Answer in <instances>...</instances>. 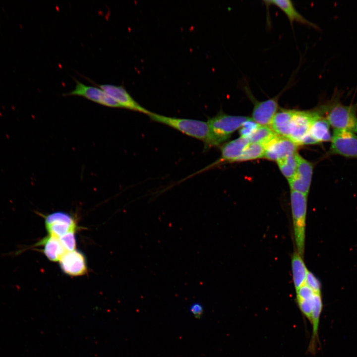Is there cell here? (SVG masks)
<instances>
[{"label":"cell","instance_id":"cell-2","mask_svg":"<svg viewBox=\"0 0 357 357\" xmlns=\"http://www.w3.org/2000/svg\"><path fill=\"white\" fill-rule=\"evenodd\" d=\"M337 92L330 101L326 119L333 130H346L357 134V103L345 105L340 102Z\"/></svg>","mask_w":357,"mask_h":357},{"label":"cell","instance_id":"cell-3","mask_svg":"<svg viewBox=\"0 0 357 357\" xmlns=\"http://www.w3.org/2000/svg\"><path fill=\"white\" fill-rule=\"evenodd\" d=\"M250 118L232 116L220 112L208 119L210 131V147L217 146L228 139L233 132L240 128Z\"/></svg>","mask_w":357,"mask_h":357},{"label":"cell","instance_id":"cell-6","mask_svg":"<svg viewBox=\"0 0 357 357\" xmlns=\"http://www.w3.org/2000/svg\"><path fill=\"white\" fill-rule=\"evenodd\" d=\"M328 154L357 158V134L346 130H333Z\"/></svg>","mask_w":357,"mask_h":357},{"label":"cell","instance_id":"cell-18","mask_svg":"<svg viewBox=\"0 0 357 357\" xmlns=\"http://www.w3.org/2000/svg\"><path fill=\"white\" fill-rule=\"evenodd\" d=\"M330 127L326 118L320 116L313 120L308 133L317 144L331 141L332 135Z\"/></svg>","mask_w":357,"mask_h":357},{"label":"cell","instance_id":"cell-4","mask_svg":"<svg viewBox=\"0 0 357 357\" xmlns=\"http://www.w3.org/2000/svg\"><path fill=\"white\" fill-rule=\"evenodd\" d=\"M307 195L291 190V204L294 237L298 252L304 254Z\"/></svg>","mask_w":357,"mask_h":357},{"label":"cell","instance_id":"cell-11","mask_svg":"<svg viewBox=\"0 0 357 357\" xmlns=\"http://www.w3.org/2000/svg\"><path fill=\"white\" fill-rule=\"evenodd\" d=\"M94 84L104 90L110 96L117 101L122 108L138 112L148 115L151 112L141 106L127 91L123 86L112 84H98L90 81Z\"/></svg>","mask_w":357,"mask_h":357},{"label":"cell","instance_id":"cell-15","mask_svg":"<svg viewBox=\"0 0 357 357\" xmlns=\"http://www.w3.org/2000/svg\"><path fill=\"white\" fill-rule=\"evenodd\" d=\"M267 5H274L279 8L287 17L292 24L298 22L301 24L318 29V26L303 17L296 8L293 2L290 0H265Z\"/></svg>","mask_w":357,"mask_h":357},{"label":"cell","instance_id":"cell-9","mask_svg":"<svg viewBox=\"0 0 357 357\" xmlns=\"http://www.w3.org/2000/svg\"><path fill=\"white\" fill-rule=\"evenodd\" d=\"M45 225L49 235L58 238L70 232H75L76 223L69 214L57 211L47 215Z\"/></svg>","mask_w":357,"mask_h":357},{"label":"cell","instance_id":"cell-8","mask_svg":"<svg viewBox=\"0 0 357 357\" xmlns=\"http://www.w3.org/2000/svg\"><path fill=\"white\" fill-rule=\"evenodd\" d=\"M75 88L64 93V96H77L84 97L96 103L111 108H122L114 99L100 87L86 85L74 78Z\"/></svg>","mask_w":357,"mask_h":357},{"label":"cell","instance_id":"cell-5","mask_svg":"<svg viewBox=\"0 0 357 357\" xmlns=\"http://www.w3.org/2000/svg\"><path fill=\"white\" fill-rule=\"evenodd\" d=\"M326 104L312 111H296L292 118L289 139L298 146L302 139L308 133L313 120L318 116L326 114Z\"/></svg>","mask_w":357,"mask_h":357},{"label":"cell","instance_id":"cell-23","mask_svg":"<svg viewBox=\"0 0 357 357\" xmlns=\"http://www.w3.org/2000/svg\"><path fill=\"white\" fill-rule=\"evenodd\" d=\"M75 232H70L59 238L66 252L76 249V240Z\"/></svg>","mask_w":357,"mask_h":357},{"label":"cell","instance_id":"cell-10","mask_svg":"<svg viewBox=\"0 0 357 357\" xmlns=\"http://www.w3.org/2000/svg\"><path fill=\"white\" fill-rule=\"evenodd\" d=\"M298 164L294 177L288 181L291 190L308 195L313 175V166L311 163L298 154Z\"/></svg>","mask_w":357,"mask_h":357},{"label":"cell","instance_id":"cell-26","mask_svg":"<svg viewBox=\"0 0 357 357\" xmlns=\"http://www.w3.org/2000/svg\"><path fill=\"white\" fill-rule=\"evenodd\" d=\"M189 310L195 317L199 318L202 315L203 307L199 302H194L190 305Z\"/></svg>","mask_w":357,"mask_h":357},{"label":"cell","instance_id":"cell-12","mask_svg":"<svg viewBox=\"0 0 357 357\" xmlns=\"http://www.w3.org/2000/svg\"><path fill=\"white\" fill-rule=\"evenodd\" d=\"M298 146L290 139L277 135L265 145L263 158L277 161L297 153Z\"/></svg>","mask_w":357,"mask_h":357},{"label":"cell","instance_id":"cell-16","mask_svg":"<svg viewBox=\"0 0 357 357\" xmlns=\"http://www.w3.org/2000/svg\"><path fill=\"white\" fill-rule=\"evenodd\" d=\"M295 110L281 109L274 116L270 127L278 135L289 138L290 126Z\"/></svg>","mask_w":357,"mask_h":357},{"label":"cell","instance_id":"cell-7","mask_svg":"<svg viewBox=\"0 0 357 357\" xmlns=\"http://www.w3.org/2000/svg\"><path fill=\"white\" fill-rule=\"evenodd\" d=\"M244 91L254 105L251 119L260 125H270L278 111V100L281 93L272 98L259 101L255 98L248 87L244 86Z\"/></svg>","mask_w":357,"mask_h":357},{"label":"cell","instance_id":"cell-1","mask_svg":"<svg viewBox=\"0 0 357 357\" xmlns=\"http://www.w3.org/2000/svg\"><path fill=\"white\" fill-rule=\"evenodd\" d=\"M148 116L152 120L165 124L188 136L199 139L204 143L206 148L210 147V131L207 122L167 117L152 112Z\"/></svg>","mask_w":357,"mask_h":357},{"label":"cell","instance_id":"cell-24","mask_svg":"<svg viewBox=\"0 0 357 357\" xmlns=\"http://www.w3.org/2000/svg\"><path fill=\"white\" fill-rule=\"evenodd\" d=\"M259 124L255 122L251 118L245 121L239 129L240 137L248 138Z\"/></svg>","mask_w":357,"mask_h":357},{"label":"cell","instance_id":"cell-20","mask_svg":"<svg viewBox=\"0 0 357 357\" xmlns=\"http://www.w3.org/2000/svg\"><path fill=\"white\" fill-rule=\"evenodd\" d=\"M298 154L297 152L277 161L282 174L288 181L294 177L296 172L298 164Z\"/></svg>","mask_w":357,"mask_h":357},{"label":"cell","instance_id":"cell-19","mask_svg":"<svg viewBox=\"0 0 357 357\" xmlns=\"http://www.w3.org/2000/svg\"><path fill=\"white\" fill-rule=\"evenodd\" d=\"M292 269L293 281L296 290L305 284L308 270L302 256L297 252L292 258Z\"/></svg>","mask_w":357,"mask_h":357},{"label":"cell","instance_id":"cell-17","mask_svg":"<svg viewBox=\"0 0 357 357\" xmlns=\"http://www.w3.org/2000/svg\"><path fill=\"white\" fill-rule=\"evenodd\" d=\"M35 246H43L42 251L51 261H59L66 252L59 238L49 235L38 241Z\"/></svg>","mask_w":357,"mask_h":357},{"label":"cell","instance_id":"cell-25","mask_svg":"<svg viewBox=\"0 0 357 357\" xmlns=\"http://www.w3.org/2000/svg\"><path fill=\"white\" fill-rule=\"evenodd\" d=\"M315 293H321V285L316 277L310 271H308L305 283Z\"/></svg>","mask_w":357,"mask_h":357},{"label":"cell","instance_id":"cell-22","mask_svg":"<svg viewBox=\"0 0 357 357\" xmlns=\"http://www.w3.org/2000/svg\"><path fill=\"white\" fill-rule=\"evenodd\" d=\"M277 135L268 125H260L247 138L249 143H258L265 145Z\"/></svg>","mask_w":357,"mask_h":357},{"label":"cell","instance_id":"cell-14","mask_svg":"<svg viewBox=\"0 0 357 357\" xmlns=\"http://www.w3.org/2000/svg\"><path fill=\"white\" fill-rule=\"evenodd\" d=\"M249 143L247 138L240 137L225 143L221 148V157L211 167L224 162H235Z\"/></svg>","mask_w":357,"mask_h":357},{"label":"cell","instance_id":"cell-13","mask_svg":"<svg viewBox=\"0 0 357 357\" xmlns=\"http://www.w3.org/2000/svg\"><path fill=\"white\" fill-rule=\"evenodd\" d=\"M59 262L61 271L68 275L79 276L87 273L86 257L79 250L66 252Z\"/></svg>","mask_w":357,"mask_h":357},{"label":"cell","instance_id":"cell-21","mask_svg":"<svg viewBox=\"0 0 357 357\" xmlns=\"http://www.w3.org/2000/svg\"><path fill=\"white\" fill-rule=\"evenodd\" d=\"M265 145L258 143H249L236 162H241L263 158Z\"/></svg>","mask_w":357,"mask_h":357}]
</instances>
